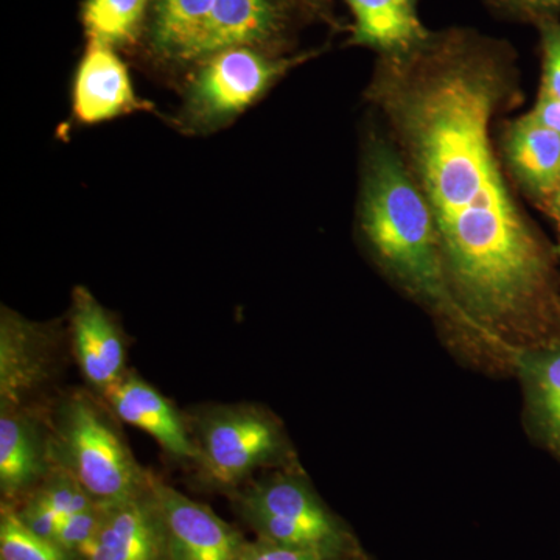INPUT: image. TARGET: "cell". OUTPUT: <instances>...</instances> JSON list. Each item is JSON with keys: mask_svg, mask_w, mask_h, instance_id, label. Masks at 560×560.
Instances as JSON below:
<instances>
[{"mask_svg": "<svg viewBox=\"0 0 560 560\" xmlns=\"http://www.w3.org/2000/svg\"><path fill=\"white\" fill-rule=\"evenodd\" d=\"M501 86L492 61L452 46L425 57L386 94L448 271L471 311L492 320L525 311L547 278L544 250L490 145Z\"/></svg>", "mask_w": 560, "mask_h": 560, "instance_id": "cell-1", "label": "cell"}, {"mask_svg": "<svg viewBox=\"0 0 560 560\" xmlns=\"http://www.w3.org/2000/svg\"><path fill=\"white\" fill-rule=\"evenodd\" d=\"M361 219L372 248L408 290L444 312L459 313L445 279L429 201L383 140L368 154Z\"/></svg>", "mask_w": 560, "mask_h": 560, "instance_id": "cell-2", "label": "cell"}, {"mask_svg": "<svg viewBox=\"0 0 560 560\" xmlns=\"http://www.w3.org/2000/svg\"><path fill=\"white\" fill-rule=\"evenodd\" d=\"M54 466L68 471L101 506L149 488L151 474L132 455L120 420L90 388L61 390L47 408Z\"/></svg>", "mask_w": 560, "mask_h": 560, "instance_id": "cell-3", "label": "cell"}, {"mask_svg": "<svg viewBox=\"0 0 560 560\" xmlns=\"http://www.w3.org/2000/svg\"><path fill=\"white\" fill-rule=\"evenodd\" d=\"M186 419L197 445L198 475L220 492H237L285 451L279 423L257 405H206Z\"/></svg>", "mask_w": 560, "mask_h": 560, "instance_id": "cell-4", "label": "cell"}, {"mask_svg": "<svg viewBox=\"0 0 560 560\" xmlns=\"http://www.w3.org/2000/svg\"><path fill=\"white\" fill-rule=\"evenodd\" d=\"M232 499L259 539L305 548L324 560L345 558L350 550L348 530L296 475L265 478L232 493Z\"/></svg>", "mask_w": 560, "mask_h": 560, "instance_id": "cell-5", "label": "cell"}, {"mask_svg": "<svg viewBox=\"0 0 560 560\" xmlns=\"http://www.w3.org/2000/svg\"><path fill=\"white\" fill-rule=\"evenodd\" d=\"M62 337L55 324L32 323L2 307L0 407L47 410L70 352Z\"/></svg>", "mask_w": 560, "mask_h": 560, "instance_id": "cell-6", "label": "cell"}, {"mask_svg": "<svg viewBox=\"0 0 560 560\" xmlns=\"http://www.w3.org/2000/svg\"><path fill=\"white\" fill-rule=\"evenodd\" d=\"M287 69L249 47H234L212 55L190 88L189 110L202 125L230 120L253 105Z\"/></svg>", "mask_w": 560, "mask_h": 560, "instance_id": "cell-7", "label": "cell"}, {"mask_svg": "<svg viewBox=\"0 0 560 560\" xmlns=\"http://www.w3.org/2000/svg\"><path fill=\"white\" fill-rule=\"evenodd\" d=\"M168 560H237L246 539L209 506L151 475Z\"/></svg>", "mask_w": 560, "mask_h": 560, "instance_id": "cell-8", "label": "cell"}, {"mask_svg": "<svg viewBox=\"0 0 560 560\" xmlns=\"http://www.w3.org/2000/svg\"><path fill=\"white\" fill-rule=\"evenodd\" d=\"M69 348L86 388L97 396H103L130 371L119 324L84 287L73 290Z\"/></svg>", "mask_w": 560, "mask_h": 560, "instance_id": "cell-9", "label": "cell"}, {"mask_svg": "<svg viewBox=\"0 0 560 560\" xmlns=\"http://www.w3.org/2000/svg\"><path fill=\"white\" fill-rule=\"evenodd\" d=\"M49 408V407H47ZM54 467L47 410L0 407V492L16 506Z\"/></svg>", "mask_w": 560, "mask_h": 560, "instance_id": "cell-10", "label": "cell"}, {"mask_svg": "<svg viewBox=\"0 0 560 560\" xmlns=\"http://www.w3.org/2000/svg\"><path fill=\"white\" fill-rule=\"evenodd\" d=\"M101 397L121 423L145 431L172 459L195 467L198 452L187 419L135 371Z\"/></svg>", "mask_w": 560, "mask_h": 560, "instance_id": "cell-11", "label": "cell"}, {"mask_svg": "<svg viewBox=\"0 0 560 560\" xmlns=\"http://www.w3.org/2000/svg\"><path fill=\"white\" fill-rule=\"evenodd\" d=\"M81 560H168L151 480L138 495L105 506L101 528Z\"/></svg>", "mask_w": 560, "mask_h": 560, "instance_id": "cell-12", "label": "cell"}, {"mask_svg": "<svg viewBox=\"0 0 560 560\" xmlns=\"http://www.w3.org/2000/svg\"><path fill=\"white\" fill-rule=\"evenodd\" d=\"M138 106L130 75L108 44L91 40L73 84V109L84 124H98Z\"/></svg>", "mask_w": 560, "mask_h": 560, "instance_id": "cell-13", "label": "cell"}, {"mask_svg": "<svg viewBox=\"0 0 560 560\" xmlns=\"http://www.w3.org/2000/svg\"><path fill=\"white\" fill-rule=\"evenodd\" d=\"M355 16L353 40L390 54H405L422 46L429 35L412 7V0H346Z\"/></svg>", "mask_w": 560, "mask_h": 560, "instance_id": "cell-14", "label": "cell"}, {"mask_svg": "<svg viewBox=\"0 0 560 560\" xmlns=\"http://www.w3.org/2000/svg\"><path fill=\"white\" fill-rule=\"evenodd\" d=\"M278 27L275 0H215L198 58L248 47L270 38Z\"/></svg>", "mask_w": 560, "mask_h": 560, "instance_id": "cell-15", "label": "cell"}, {"mask_svg": "<svg viewBox=\"0 0 560 560\" xmlns=\"http://www.w3.org/2000/svg\"><path fill=\"white\" fill-rule=\"evenodd\" d=\"M508 158L523 186L550 198L560 187V135L526 116L508 136Z\"/></svg>", "mask_w": 560, "mask_h": 560, "instance_id": "cell-16", "label": "cell"}, {"mask_svg": "<svg viewBox=\"0 0 560 560\" xmlns=\"http://www.w3.org/2000/svg\"><path fill=\"white\" fill-rule=\"evenodd\" d=\"M518 366L534 427L560 458V345L522 353Z\"/></svg>", "mask_w": 560, "mask_h": 560, "instance_id": "cell-17", "label": "cell"}, {"mask_svg": "<svg viewBox=\"0 0 560 560\" xmlns=\"http://www.w3.org/2000/svg\"><path fill=\"white\" fill-rule=\"evenodd\" d=\"M215 0H158L153 43L176 60H197Z\"/></svg>", "mask_w": 560, "mask_h": 560, "instance_id": "cell-18", "label": "cell"}, {"mask_svg": "<svg viewBox=\"0 0 560 560\" xmlns=\"http://www.w3.org/2000/svg\"><path fill=\"white\" fill-rule=\"evenodd\" d=\"M147 3L149 0H88L83 22L91 40L113 47L135 39Z\"/></svg>", "mask_w": 560, "mask_h": 560, "instance_id": "cell-19", "label": "cell"}, {"mask_svg": "<svg viewBox=\"0 0 560 560\" xmlns=\"http://www.w3.org/2000/svg\"><path fill=\"white\" fill-rule=\"evenodd\" d=\"M0 560H79L55 541L32 533L9 504L0 512Z\"/></svg>", "mask_w": 560, "mask_h": 560, "instance_id": "cell-20", "label": "cell"}, {"mask_svg": "<svg viewBox=\"0 0 560 560\" xmlns=\"http://www.w3.org/2000/svg\"><path fill=\"white\" fill-rule=\"evenodd\" d=\"M32 493L39 497L61 521L97 504L72 475L58 466L51 467L49 475Z\"/></svg>", "mask_w": 560, "mask_h": 560, "instance_id": "cell-21", "label": "cell"}, {"mask_svg": "<svg viewBox=\"0 0 560 560\" xmlns=\"http://www.w3.org/2000/svg\"><path fill=\"white\" fill-rule=\"evenodd\" d=\"M105 506L94 504L90 510L77 512L62 518L55 534V544L73 558L83 559L91 547L95 534L101 528Z\"/></svg>", "mask_w": 560, "mask_h": 560, "instance_id": "cell-22", "label": "cell"}, {"mask_svg": "<svg viewBox=\"0 0 560 560\" xmlns=\"http://www.w3.org/2000/svg\"><path fill=\"white\" fill-rule=\"evenodd\" d=\"M11 508H13L20 521L24 523L32 533L43 537V539L55 541V534H57L61 518L58 517L39 497H36L35 493H31L27 499L22 500L20 504Z\"/></svg>", "mask_w": 560, "mask_h": 560, "instance_id": "cell-23", "label": "cell"}, {"mask_svg": "<svg viewBox=\"0 0 560 560\" xmlns=\"http://www.w3.org/2000/svg\"><path fill=\"white\" fill-rule=\"evenodd\" d=\"M544 39V80L541 94L560 98V24L547 22L541 31Z\"/></svg>", "mask_w": 560, "mask_h": 560, "instance_id": "cell-24", "label": "cell"}, {"mask_svg": "<svg viewBox=\"0 0 560 560\" xmlns=\"http://www.w3.org/2000/svg\"><path fill=\"white\" fill-rule=\"evenodd\" d=\"M237 560H324L323 556L305 548L290 547L276 541L259 539L248 541Z\"/></svg>", "mask_w": 560, "mask_h": 560, "instance_id": "cell-25", "label": "cell"}, {"mask_svg": "<svg viewBox=\"0 0 560 560\" xmlns=\"http://www.w3.org/2000/svg\"><path fill=\"white\" fill-rule=\"evenodd\" d=\"M529 116L541 127L560 135V98L550 97V95L540 92L539 101L530 110Z\"/></svg>", "mask_w": 560, "mask_h": 560, "instance_id": "cell-26", "label": "cell"}, {"mask_svg": "<svg viewBox=\"0 0 560 560\" xmlns=\"http://www.w3.org/2000/svg\"><path fill=\"white\" fill-rule=\"evenodd\" d=\"M518 9L534 13H560V0H504Z\"/></svg>", "mask_w": 560, "mask_h": 560, "instance_id": "cell-27", "label": "cell"}, {"mask_svg": "<svg viewBox=\"0 0 560 560\" xmlns=\"http://www.w3.org/2000/svg\"><path fill=\"white\" fill-rule=\"evenodd\" d=\"M550 208L556 219L560 221V187L550 197Z\"/></svg>", "mask_w": 560, "mask_h": 560, "instance_id": "cell-28", "label": "cell"}, {"mask_svg": "<svg viewBox=\"0 0 560 560\" xmlns=\"http://www.w3.org/2000/svg\"><path fill=\"white\" fill-rule=\"evenodd\" d=\"M353 560H359V559H353Z\"/></svg>", "mask_w": 560, "mask_h": 560, "instance_id": "cell-29", "label": "cell"}]
</instances>
